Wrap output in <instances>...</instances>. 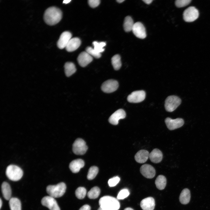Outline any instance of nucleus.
<instances>
[{
    "label": "nucleus",
    "mask_w": 210,
    "mask_h": 210,
    "mask_svg": "<svg viewBox=\"0 0 210 210\" xmlns=\"http://www.w3.org/2000/svg\"><path fill=\"white\" fill-rule=\"evenodd\" d=\"M100 207L104 210H118L120 204L118 200L109 196L102 197L99 200Z\"/></svg>",
    "instance_id": "2"
},
{
    "label": "nucleus",
    "mask_w": 210,
    "mask_h": 210,
    "mask_svg": "<svg viewBox=\"0 0 210 210\" xmlns=\"http://www.w3.org/2000/svg\"><path fill=\"white\" fill-rule=\"evenodd\" d=\"M71 37L72 34L69 32L64 31L62 32L57 42L58 47L60 49L65 48Z\"/></svg>",
    "instance_id": "13"
},
{
    "label": "nucleus",
    "mask_w": 210,
    "mask_h": 210,
    "mask_svg": "<svg viewBox=\"0 0 210 210\" xmlns=\"http://www.w3.org/2000/svg\"><path fill=\"white\" fill-rule=\"evenodd\" d=\"M62 13L58 8L55 6H51L47 8L45 11L43 15V19L48 24L55 25L61 20Z\"/></svg>",
    "instance_id": "1"
},
{
    "label": "nucleus",
    "mask_w": 210,
    "mask_h": 210,
    "mask_svg": "<svg viewBox=\"0 0 210 210\" xmlns=\"http://www.w3.org/2000/svg\"><path fill=\"white\" fill-rule=\"evenodd\" d=\"M134 23L132 18L129 16H126L125 19L123 24V27L126 32L132 31Z\"/></svg>",
    "instance_id": "27"
},
{
    "label": "nucleus",
    "mask_w": 210,
    "mask_h": 210,
    "mask_svg": "<svg viewBox=\"0 0 210 210\" xmlns=\"http://www.w3.org/2000/svg\"><path fill=\"white\" fill-rule=\"evenodd\" d=\"M92 60V56L86 51L81 52L77 58V61L79 64L83 67L87 66Z\"/></svg>",
    "instance_id": "16"
},
{
    "label": "nucleus",
    "mask_w": 210,
    "mask_h": 210,
    "mask_svg": "<svg viewBox=\"0 0 210 210\" xmlns=\"http://www.w3.org/2000/svg\"><path fill=\"white\" fill-rule=\"evenodd\" d=\"M100 192L99 188L97 186L92 188L88 192L87 196L90 199H95L99 196Z\"/></svg>",
    "instance_id": "29"
},
{
    "label": "nucleus",
    "mask_w": 210,
    "mask_h": 210,
    "mask_svg": "<svg viewBox=\"0 0 210 210\" xmlns=\"http://www.w3.org/2000/svg\"><path fill=\"white\" fill-rule=\"evenodd\" d=\"M140 172L144 176L148 178H153L155 174V169L152 166L149 164L142 165L140 167Z\"/></svg>",
    "instance_id": "15"
},
{
    "label": "nucleus",
    "mask_w": 210,
    "mask_h": 210,
    "mask_svg": "<svg viewBox=\"0 0 210 210\" xmlns=\"http://www.w3.org/2000/svg\"><path fill=\"white\" fill-rule=\"evenodd\" d=\"M90 209L91 207L89 205L85 204L82 206L79 210H90Z\"/></svg>",
    "instance_id": "38"
},
{
    "label": "nucleus",
    "mask_w": 210,
    "mask_h": 210,
    "mask_svg": "<svg viewBox=\"0 0 210 210\" xmlns=\"http://www.w3.org/2000/svg\"><path fill=\"white\" fill-rule=\"evenodd\" d=\"M165 122L167 128L171 130L180 127L184 123V120L182 118L172 119L168 117L165 119Z\"/></svg>",
    "instance_id": "11"
},
{
    "label": "nucleus",
    "mask_w": 210,
    "mask_h": 210,
    "mask_svg": "<svg viewBox=\"0 0 210 210\" xmlns=\"http://www.w3.org/2000/svg\"><path fill=\"white\" fill-rule=\"evenodd\" d=\"M125 1V0H116V1L119 3H121L123 2V1Z\"/></svg>",
    "instance_id": "42"
},
{
    "label": "nucleus",
    "mask_w": 210,
    "mask_h": 210,
    "mask_svg": "<svg viewBox=\"0 0 210 210\" xmlns=\"http://www.w3.org/2000/svg\"><path fill=\"white\" fill-rule=\"evenodd\" d=\"M118 86V83L116 80L110 79L103 83L101 86V89L104 92L110 93L116 90Z\"/></svg>",
    "instance_id": "9"
},
{
    "label": "nucleus",
    "mask_w": 210,
    "mask_h": 210,
    "mask_svg": "<svg viewBox=\"0 0 210 210\" xmlns=\"http://www.w3.org/2000/svg\"><path fill=\"white\" fill-rule=\"evenodd\" d=\"M6 174L10 180L17 181L20 180L23 175V172L19 167L13 164L8 165L6 168Z\"/></svg>",
    "instance_id": "4"
},
{
    "label": "nucleus",
    "mask_w": 210,
    "mask_h": 210,
    "mask_svg": "<svg viewBox=\"0 0 210 210\" xmlns=\"http://www.w3.org/2000/svg\"><path fill=\"white\" fill-rule=\"evenodd\" d=\"M98 171V168L97 167L93 166L91 167L88 172L87 178L89 180L93 179L97 176Z\"/></svg>",
    "instance_id": "30"
},
{
    "label": "nucleus",
    "mask_w": 210,
    "mask_h": 210,
    "mask_svg": "<svg viewBox=\"0 0 210 210\" xmlns=\"http://www.w3.org/2000/svg\"><path fill=\"white\" fill-rule=\"evenodd\" d=\"M199 12L195 7L190 6L186 9L183 13L184 21L187 22H191L196 20L198 18Z\"/></svg>",
    "instance_id": "6"
},
{
    "label": "nucleus",
    "mask_w": 210,
    "mask_h": 210,
    "mask_svg": "<svg viewBox=\"0 0 210 210\" xmlns=\"http://www.w3.org/2000/svg\"><path fill=\"white\" fill-rule=\"evenodd\" d=\"M126 115L125 111L123 109H119L114 112L110 117L108 121L112 125H117L118 123L119 120L124 118L126 117Z\"/></svg>",
    "instance_id": "14"
},
{
    "label": "nucleus",
    "mask_w": 210,
    "mask_h": 210,
    "mask_svg": "<svg viewBox=\"0 0 210 210\" xmlns=\"http://www.w3.org/2000/svg\"><path fill=\"white\" fill-rule=\"evenodd\" d=\"M42 204L48 208L50 210H60L55 198L50 196L44 197L41 201Z\"/></svg>",
    "instance_id": "10"
},
{
    "label": "nucleus",
    "mask_w": 210,
    "mask_h": 210,
    "mask_svg": "<svg viewBox=\"0 0 210 210\" xmlns=\"http://www.w3.org/2000/svg\"><path fill=\"white\" fill-rule=\"evenodd\" d=\"M143 1L146 4H151L153 1L152 0H143Z\"/></svg>",
    "instance_id": "39"
},
{
    "label": "nucleus",
    "mask_w": 210,
    "mask_h": 210,
    "mask_svg": "<svg viewBox=\"0 0 210 210\" xmlns=\"http://www.w3.org/2000/svg\"><path fill=\"white\" fill-rule=\"evenodd\" d=\"M140 205L143 210H153L155 206L154 199L151 197L145 198L141 201Z\"/></svg>",
    "instance_id": "17"
},
{
    "label": "nucleus",
    "mask_w": 210,
    "mask_h": 210,
    "mask_svg": "<svg viewBox=\"0 0 210 210\" xmlns=\"http://www.w3.org/2000/svg\"><path fill=\"white\" fill-rule=\"evenodd\" d=\"M1 192L4 198L9 200L11 198V190L9 184L6 182H3L1 186Z\"/></svg>",
    "instance_id": "22"
},
{
    "label": "nucleus",
    "mask_w": 210,
    "mask_h": 210,
    "mask_svg": "<svg viewBox=\"0 0 210 210\" xmlns=\"http://www.w3.org/2000/svg\"><path fill=\"white\" fill-rule=\"evenodd\" d=\"M66 186L63 182L60 183L55 185H49L46 188V192L49 196L54 198L62 197L65 193Z\"/></svg>",
    "instance_id": "3"
},
{
    "label": "nucleus",
    "mask_w": 210,
    "mask_h": 210,
    "mask_svg": "<svg viewBox=\"0 0 210 210\" xmlns=\"http://www.w3.org/2000/svg\"><path fill=\"white\" fill-rule=\"evenodd\" d=\"M149 158L153 162L158 163L161 162L162 159V153L160 150L155 148L149 153Z\"/></svg>",
    "instance_id": "19"
},
{
    "label": "nucleus",
    "mask_w": 210,
    "mask_h": 210,
    "mask_svg": "<svg viewBox=\"0 0 210 210\" xmlns=\"http://www.w3.org/2000/svg\"><path fill=\"white\" fill-rule=\"evenodd\" d=\"M86 51L90 55L96 58H99L101 57V55L100 53L97 52L94 48L91 47H87Z\"/></svg>",
    "instance_id": "33"
},
{
    "label": "nucleus",
    "mask_w": 210,
    "mask_h": 210,
    "mask_svg": "<svg viewBox=\"0 0 210 210\" xmlns=\"http://www.w3.org/2000/svg\"><path fill=\"white\" fill-rule=\"evenodd\" d=\"M124 210H134L133 209L131 208L127 207L125 208Z\"/></svg>",
    "instance_id": "41"
},
{
    "label": "nucleus",
    "mask_w": 210,
    "mask_h": 210,
    "mask_svg": "<svg viewBox=\"0 0 210 210\" xmlns=\"http://www.w3.org/2000/svg\"><path fill=\"white\" fill-rule=\"evenodd\" d=\"M88 3L92 8H94L97 6L100 3L99 0H89Z\"/></svg>",
    "instance_id": "37"
},
{
    "label": "nucleus",
    "mask_w": 210,
    "mask_h": 210,
    "mask_svg": "<svg viewBox=\"0 0 210 210\" xmlns=\"http://www.w3.org/2000/svg\"><path fill=\"white\" fill-rule=\"evenodd\" d=\"M64 69L65 74L67 77L70 76L76 71L75 65L71 62H66L64 65Z\"/></svg>",
    "instance_id": "24"
},
{
    "label": "nucleus",
    "mask_w": 210,
    "mask_h": 210,
    "mask_svg": "<svg viewBox=\"0 0 210 210\" xmlns=\"http://www.w3.org/2000/svg\"><path fill=\"white\" fill-rule=\"evenodd\" d=\"M181 100L178 97L175 95L167 97L165 101L164 106L166 110L172 112L175 110L180 104Z\"/></svg>",
    "instance_id": "5"
},
{
    "label": "nucleus",
    "mask_w": 210,
    "mask_h": 210,
    "mask_svg": "<svg viewBox=\"0 0 210 210\" xmlns=\"http://www.w3.org/2000/svg\"><path fill=\"white\" fill-rule=\"evenodd\" d=\"M149 152L146 150H141L139 151L135 155V160L138 163H143L145 162L149 157Z\"/></svg>",
    "instance_id": "21"
},
{
    "label": "nucleus",
    "mask_w": 210,
    "mask_h": 210,
    "mask_svg": "<svg viewBox=\"0 0 210 210\" xmlns=\"http://www.w3.org/2000/svg\"><path fill=\"white\" fill-rule=\"evenodd\" d=\"M2 204V200L1 199V198H0V209H1V207Z\"/></svg>",
    "instance_id": "43"
},
{
    "label": "nucleus",
    "mask_w": 210,
    "mask_h": 210,
    "mask_svg": "<svg viewBox=\"0 0 210 210\" xmlns=\"http://www.w3.org/2000/svg\"><path fill=\"white\" fill-rule=\"evenodd\" d=\"M9 204L10 210H21V202L17 198H11L9 200Z\"/></svg>",
    "instance_id": "25"
},
{
    "label": "nucleus",
    "mask_w": 210,
    "mask_h": 210,
    "mask_svg": "<svg viewBox=\"0 0 210 210\" xmlns=\"http://www.w3.org/2000/svg\"><path fill=\"white\" fill-rule=\"evenodd\" d=\"M130 194L129 190L126 189L121 190L117 195V198L118 200H123L127 197Z\"/></svg>",
    "instance_id": "34"
},
{
    "label": "nucleus",
    "mask_w": 210,
    "mask_h": 210,
    "mask_svg": "<svg viewBox=\"0 0 210 210\" xmlns=\"http://www.w3.org/2000/svg\"><path fill=\"white\" fill-rule=\"evenodd\" d=\"M120 57L118 54L113 56L111 58V63L114 69L116 70H119L121 66Z\"/></svg>",
    "instance_id": "28"
},
{
    "label": "nucleus",
    "mask_w": 210,
    "mask_h": 210,
    "mask_svg": "<svg viewBox=\"0 0 210 210\" xmlns=\"http://www.w3.org/2000/svg\"><path fill=\"white\" fill-rule=\"evenodd\" d=\"M132 31L137 38L144 39L146 36V29L143 24L140 22L134 23Z\"/></svg>",
    "instance_id": "12"
},
{
    "label": "nucleus",
    "mask_w": 210,
    "mask_h": 210,
    "mask_svg": "<svg viewBox=\"0 0 210 210\" xmlns=\"http://www.w3.org/2000/svg\"><path fill=\"white\" fill-rule=\"evenodd\" d=\"M86 194L85 188L83 187L78 188L75 191V195L79 199H83Z\"/></svg>",
    "instance_id": "32"
},
{
    "label": "nucleus",
    "mask_w": 210,
    "mask_h": 210,
    "mask_svg": "<svg viewBox=\"0 0 210 210\" xmlns=\"http://www.w3.org/2000/svg\"><path fill=\"white\" fill-rule=\"evenodd\" d=\"M85 163L82 159H78L72 161L69 164V168L72 172L77 173L84 166Z\"/></svg>",
    "instance_id": "18"
},
{
    "label": "nucleus",
    "mask_w": 210,
    "mask_h": 210,
    "mask_svg": "<svg viewBox=\"0 0 210 210\" xmlns=\"http://www.w3.org/2000/svg\"><path fill=\"white\" fill-rule=\"evenodd\" d=\"M88 148L85 141L80 138L76 139L72 146L73 152L77 155H83L86 152Z\"/></svg>",
    "instance_id": "7"
},
{
    "label": "nucleus",
    "mask_w": 210,
    "mask_h": 210,
    "mask_svg": "<svg viewBox=\"0 0 210 210\" xmlns=\"http://www.w3.org/2000/svg\"><path fill=\"white\" fill-rule=\"evenodd\" d=\"M191 1V0H177L175 2V4L177 7L181 8L188 5Z\"/></svg>",
    "instance_id": "35"
},
{
    "label": "nucleus",
    "mask_w": 210,
    "mask_h": 210,
    "mask_svg": "<svg viewBox=\"0 0 210 210\" xmlns=\"http://www.w3.org/2000/svg\"><path fill=\"white\" fill-rule=\"evenodd\" d=\"M97 210H104L101 207H99V209H98Z\"/></svg>",
    "instance_id": "44"
},
{
    "label": "nucleus",
    "mask_w": 210,
    "mask_h": 210,
    "mask_svg": "<svg viewBox=\"0 0 210 210\" xmlns=\"http://www.w3.org/2000/svg\"><path fill=\"white\" fill-rule=\"evenodd\" d=\"M80 44L81 41L78 38L75 37L71 38L67 44L65 48L68 52H72L78 49Z\"/></svg>",
    "instance_id": "20"
},
{
    "label": "nucleus",
    "mask_w": 210,
    "mask_h": 210,
    "mask_svg": "<svg viewBox=\"0 0 210 210\" xmlns=\"http://www.w3.org/2000/svg\"><path fill=\"white\" fill-rule=\"evenodd\" d=\"M167 180L166 177L162 175L158 176L155 181L156 187L158 189H164L166 186Z\"/></svg>",
    "instance_id": "26"
},
{
    "label": "nucleus",
    "mask_w": 210,
    "mask_h": 210,
    "mask_svg": "<svg viewBox=\"0 0 210 210\" xmlns=\"http://www.w3.org/2000/svg\"><path fill=\"white\" fill-rule=\"evenodd\" d=\"M190 193L188 188H185L181 191L179 199L182 204H186L190 202Z\"/></svg>",
    "instance_id": "23"
},
{
    "label": "nucleus",
    "mask_w": 210,
    "mask_h": 210,
    "mask_svg": "<svg viewBox=\"0 0 210 210\" xmlns=\"http://www.w3.org/2000/svg\"><path fill=\"white\" fill-rule=\"evenodd\" d=\"M120 178L118 176L114 177L110 179L108 181V185L110 187L115 186L119 182Z\"/></svg>",
    "instance_id": "36"
},
{
    "label": "nucleus",
    "mask_w": 210,
    "mask_h": 210,
    "mask_svg": "<svg viewBox=\"0 0 210 210\" xmlns=\"http://www.w3.org/2000/svg\"><path fill=\"white\" fill-rule=\"evenodd\" d=\"M94 46L93 48L97 52L100 53L103 52L104 49V47L106 45V43L104 42H98L97 41H94L93 42Z\"/></svg>",
    "instance_id": "31"
},
{
    "label": "nucleus",
    "mask_w": 210,
    "mask_h": 210,
    "mask_svg": "<svg viewBox=\"0 0 210 210\" xmlns=\"http://www.w3.org/2000/svg\"><path fill=\"white\" fill-rule=\"evenodd\" d=\"M71 0H65L63 1V3L65 4H67L71 1Z\"/></svg>",
    "instance_id": "40"
},
{
    "label": "nucleus",
    "mask_w": 210,
    "mask_h": 210,
    "mask_svg": "<svg viewBox=\"0 0 210 210\" xmlns=\"http://www.w3.org/2000/svg\"><path fill=\"white\" fill-rule=\"evenodd\" d=\"M146 97V93L143 90L132 92L127 97L128 101L130 103H137L143 101Z\"/></svg>",
    "instance_id": "8"
}]
</instances>
